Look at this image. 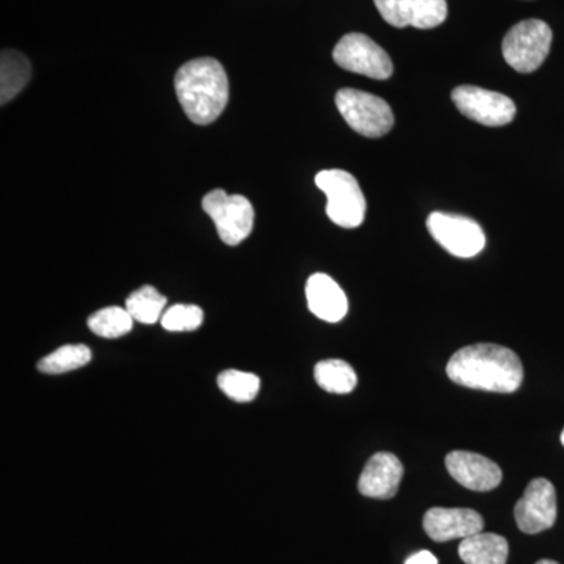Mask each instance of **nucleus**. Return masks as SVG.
<instances>
[{"instance_id":"obj_1","label":"nucleus","mask_w":564,"mask_h":564,"mask_svg":"<svg viewBox=\"0 0 564 564\" xmlns=\"http://www.w3.org/2000/svg\"><path fill=\"white\" fill-rule=\"evenodd\" d=\"M447 377L464 388L511 393L521 388L524 367L510 348L496 344H475L452 356L447 364Z\"/></svg>"},{"instance_id":"obj_2","label":"nucleus","mask_w":564,"mask_h":564,"mask_svg":"<svg viewBox=\"0 0 564 564\" xmlns=\"http://www.w3.org/2000/svg\"><path fill=\"white\" fill-rule=\"evenodd\" d=\"M177 99L188 120L207 126L221 117L229 102V79L220 62L195 58L174 76Z\"/></svg>"},{"instance_id":"obj_3","label":"nucleus","mask_w":564,"mask_h":564,"mask_svg":"<svg viewBox=\"0 0 564 564\" xmlns=\"http://www.w3.org/2000/svg\"><path fill=\"white\" fill-rule=\"evenodd\" d=\"M315 184L325 193L326 214L340 228H358L366 217V198L358 181L344 170H323L315 176Z\"/></svg>"},{"instance_id":"obj_4","label":"nucleus","mask_w":564,"mask_h":564,"mask_svg":"<svg viewBox=\"0 0 564 564\" xmlns=\"http://www.w3.org/2000/svg\"><path fill=\"white\" fill-rule=\"evenodd\" d=\"M552 46V31L544 21L527 20L505 35V62L514 70L530 74L543 65Z\"/></svg>"},{"instance_id":"obj_5","label":"nucleus","mask_w":564,"mask_h":564,"mask_svg":"<svg viewBox=\"0 0 564 564\" xmlns=\"http://www.w3.org/2000/svg\"><path fill=\"white\" fill-rule=\"evenodd\" d=\"M336 106L352 131L369 139L383 137L393 128L391 107L370 93L344 88L337 91Z\"/></svg>"},{"instance_id":"obj_6","label":"nucleus","mask_w":564,"mask_h":564,"mask_svg":"<svg viewBox=\"0 0 564 564\" xmlns=\"http://www.w3.org/2000/svg\"><path fill=\"white\" fill-rule=\"evenodd\" d=\"M203 209L215 223L223 242L229 247L247 240L254 226V207L242 195H228L217 188L204 196Z\"/></svg>"},{"instance_id":"obj_7","label":"nucleus","mask_w":564,"mask_h":564,"mask_svg":"<svg viewBox=\"0 0 564 564\" xmlns=\"http://www.w3.org/2000/svg\"><path fill=\"white\" fill-rule=\"evenodd\" d=\"M333 58L340 68L370 79L386 80L393 73L388 52L364 33H348L343 36L334 47Z\"/></svg>"},{"instance_id":"obj_8","label":"nucleus","mask_w":564,"mask_h":564,"mask_svg":"<svg viewBox=\"0 0 564 564\" xmlns=\"http://www.w3.org/2000/svg\"><path fill=\"white\" fill-rule=\"evenodd\" d=\"M426 228L433 239L456 258H474L484 250L486 245L481 226L473 218L462 217V215L434 212L426 220Z\"/></svg>"},{"instance_id":"obj_9","label":"nucleus","mask_w":564,"mask_h":564,"mask_svg":"<svg viewBox=\"0 0 564 564\" xmlns=\"http://www.w3.org/2000/svg\"><path fill=\"white\" fill-rule=\"evenodd\" d=\"M452 99L464 117L489 128L510 124L516 117L514 102L502 93L485 90L474 85H462L452 91Z\"/></svg>"},{"instance_id":"obj_10","label":"nucleus","mask_w":564,"mask_h":564,"mask_svg":"<svg viewBox=\"0 0 564 564\" xmlns=\"http://www.w3.org/2000/svg\"><path fill=\"white\" fill-rule=\"evenodd\" d=\"M514 519L519 530L527 534H536L552 529L556 521L554 485L545 478H534L530 481L524 496L516 503Z\"/></svg>"},{"instance_id":"obj_11","label":"nucleus","mask_w":564,"mask_h":564,"mask_svg":"<svg viewBox=\"0 0 564 564\" xmlns=\"http://www.w3.org/2000/svg\"><path fill=\"white\" fill-rule=\"evenodd\" d=\"M388 24L397 29H434L448 17L447 0H373Z\"/></svg>"},{"instance_id":"obj_12","label":"nucleus","mask_w":564,"mask_h":564,"mask_svg":"<svg viewBox=\"0 0 564 564\" xmlns=\"http://www.w3.org/2000/svg\"><path fill=\"white\" fill-rule=\"evenodd\" d=\"M448 474L470 491H492L502 484V469L491 459L474 452L455 451L445 458Z\"/></svg>"},{"instance_id":"obj_13","label":"nucleus","mask_w":564,"mask_h":564,"mask_svg":"<svg viewBox=\"0 0 564 564\" xmlns=\"http://www.w3.org/2000/svg\"><path fill=\"white\" fill-rule=\"evenodd\" d=\"M423 529L436 543H447L484 532L485 521L469 508H432L423 518Z\"/></svg>"},{"instance_id":"obj_14","label":"nucleus","mask_w":564,"mask_h":564,"mask_svg":"<svg viewBox=\"0 0 564 564\" xmlns=\"http://www.w3.org/2000/svg\"><path fill=\"white\" fill-rule=\"evenodd\" d=\"M403 478V464L388 452L375 454L359 477V492L370 499L388 500L399 492Z\"/></svg>"},{"instance_id":"obj_15","label":"nucleus","mask_w":564,"mask_h":564,"mask_svg":"<svg viewBox=\"0 0 564 564\" xmlns=\"http://www.w3.org/2000/svg\"><path fill=\"white\" fill-rule=\"evenodd\" d=\"M307 306L315 317L328 323L343 321L348 300L340 285L325 273H315L306 282Z\"/></svg>"},{"instance_id":"obj_16","label":"nucleus","mask_w":564,"mask_h":564,"mask_svg":"<svg viewBox=\"0 0 564 564\" xmlns=\"http://www.w3.org/2000/svg\"><path fill=\"white\" fill-rule=\"evenodd\" d=\"M458 554L466 564H507L510 547L500 534L480 532L463 540Z\"/></svg>"},{"instance_id":"obj_17","label":"nucleus","mask_w":564,"mask_h":564,"mask_svg":"<svg viewBox=\"0 0 564 564\" xmlns=\"http://www.w3.org/2000/svg\"><path fill=\"white\" fill-rule=\"evenodd\" d=\"M32 77V65L21 52L3 50L0 55V102L6 106L24 90Z\"/></svg>"},{"instance_id":"obj_18","label":"nucleus","mask_w":564,"mask_h":564,"mask_svg":"<svg viewBox=\"0 0 564 564\" xmlns=\"http://www.w3.org/2000/svg\"><path fill=\"white\" fill-rule=\"evenodd\" d=\"M314 377L323 391L329 393H350L358 384V377L350 364L340 359L318 362L315 366Z\"/></svg>"},{"instance_id":"obj_19","label":"nucleus","mask_w":564,"mask_h":564,"mask_svg":"<svg viewBox=\"0 0 564 564\" xmlns=\"http://www.w3.org/2000/svg\"><path fill=\"white\" fill-rule=\"evenodd\" d=\"M165 306V296L152 285H143L126 300V310L132 315L133 321L144 325L161 321Z\"/></svg>"},{"instance_id":"obj_20","label":"nucleus","mask_w":564,"mask_h":564,"mask_svg":"<svg viewBox=\"0 0 564 564\" xmlns=\"http://www.w3.org/2000/svg\"><path fill=\"white\" fill-rule=\"evenodd\" d=\"M91 361V351L87 345H65L52 351L39 362V370L46 375H61L80 369Z\"/></svg>"},{"instance_id":"obj_21","label":"nucleus","mask_w":564,"mask_h":564,"mask_svg":"<svg viewBox=\"0 0 564 564\" xmlns=\"http://www.w3.org/2000/svg\"><path fill=\"white\" fill-rule=\"evenodd\" d=\"M133 322L135 321L128 313V310L110 306L90 315L88 328L96 336L104 337V339H117V337L126 336V334L132 332Z\"/></svg>"},{"instance_id":"obj_22","label":"nucleus","mask_w":564,"mask_h":564,"mask_svg":"<svg viewBox=\"0 0 564 564\" xmlns=\"http://www.w3.org/2000/svg\"><path fill=\"white\" fill-rule=\"evenodd\" d=\"M217 383L226 397L239 403L251 402L261 389L258 375L240 372V370H225L218 375Z\"/></svg>"},{"instance_id":"obj_23","label":"nucleus","mask_w":564,"mask_h":564,"mask_svg":"<svg viewBox=\"0 0 564 564\" xmlns=\"http://www.w3.org/2000/svg\"><path fill=\"white\" fill-rule=\"evenodd\" d=\"M203 321V310L195 304H174L161 318L163 328L172 333L195 332Z\"/></svg>"},{"instance_id":"obj_24","label":"nucleus","mask_w":564,"mask_h":564,"mask_svg":"<svg viewBox=\"0 0 564 564\" xmlns=\"http://www.w3.org/2000/svg\"><path fill=\"white\" fill-rule=\"evenodd\" d=\"M406 564H437V558L429 551L417 552L406 560Z\"/></svg>"},{"instance_id":"obj_25","label":"nucleus","mask_w":564,"mask_h":564,"mask_svg":"<svg viewBox=\"0 0 564 564\" xmlns=\"http://www.w3.org/2000/svg\"><path fill=\"white\" fill-rule=\"evenodd\" d=\"M536 564H558L556 562H552V560H540Z\"/></svg>"},{"instance_id":"obj_26","label":"nucleus","mask_w":564,"mask_h":564,"mask_svg":"<svg viewBox=\"0 0 564 564\" xmlns=\"http://www.w3.org/2000/svg\"><path fill=\"white\" fill-rule=\"evenodd\" d=\"M562 444L564 445V430H563V433H562Z\"/></svg>"}]
</instances>
